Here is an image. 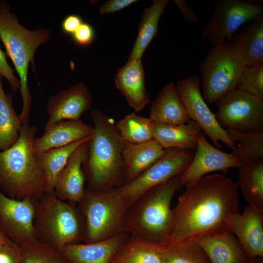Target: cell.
<instances>
[{
  "mask_svg": "<svg viewBox=\"0 0 263 263\" xmlns=\"http://www.w3.org/2000/svg\"><path fill=\"white\" fill-rule=\"evenodd\" d=\"M238 183L223 174L204 176L187 189L172 209L168 234L160 242L166 246L213 230L226 227L229 217L238 212Z\"/></svg>",
  "mask_w": 263,
  "mask_h": 263,
  "instance_id": "1",
  "label": "cell"
},
{
  "mask_svg": "<svg viewBox=\"0 0 263 263\" xmlns=\"http://www.w3.org/2000/svg\"><path fill=\"white\" fill-rule=\"evenodd\" d=\"M94 132L88 142L82 169L88 189L101 190L123 184L122 152L125 141L113 119L100 110L91 113Z\"/></svg>",
  "mask_w": 263,
  "mask_h": 263,
  "instance_id": "2",
  "label": "cell"
},
{
  "mask_svg": "<svg viewBox=\"0 0 263 263\" xmlns=\"http://www.w3.org/2000/svg\"><path fill=\"white\" fill-rule=\"evenodd\" d=\"M37 131L29 123L21 125L17 142L0 150V188L10 198L38 201L45 193L46 177L33 149Z\"/></svg>",
  "mask_w": 263,
  "mask_h": 263,
  "instance_id": "3",
  "label": "cell"
},
{
  "mask_svg": "<svg viewBox=\"0 0 263 263\" xmlns=\"http://www.w3.org/2000/svg\"><path fill=\"white\" fill-rule=\"evenodd\" d=\"M51 37V32L48 28L38 27L31 30L24 27L19 23L17 15L11 12L9 5L0 0V39L19 76L23 104L19 115L21 125L29 122L32 100L27 82L29 64H32L35 73V52Z\"/></svg>",
  "mask_w": 263,
  "mask_h": 263,
  "instance_id": "4",
  "label": "cell"
},
{
  "mask_svg": "<svg viewBox=\"0 0 263 263\" xmlns=\"http://www.w3.org/2000/svg\"><path fill=\"white\" fill-rule=\"evenodd\" d=\"M182 173L145 192L126 214L125 231L140 240L159 243L168 234L172 223L170 204L183 186Z\"/></svg>",
  "mask_w": 263,
  "mask_h": 263,
  "instance_id": "5",
  "label": "cell"
},
{
  "mask_svg": "<svg viewBox=\"0 0 263 263\" xmlns=\"http://www.w3.org/2000/svg\"><path fill=\"white\" fill-rule=\"evenodd\" d=\"M73 204L58 199L54 191L42 195L34 220L38 240L58 251L66 244L84 241L83 219Z\"/></svg>",
  "mask_w": 263,
  "mask_h": 263,
  "instance_id": "6",
  "label": "cell"
},
{
  "mask_svg": "<svg viewBox=\"0 0 263 263\" xmlns=\"http://www.w3.org/2000/svg\"><path fill=\"white\" fill-rule=\"evenodd\" d=\"M116 189H85L77 207L84 225V243L101 241L125 232L129 208Z\"/></svg>",
  "mask_w": 263,
  "mask_h": 263,
  "instance_id": "7",
  "label": "cell"
},
{
  "mask_svg": "<svg viewBox=\"0 0 263 263\" xmlns=\"http://www.w3.org/2000/svg\"><path fill=\"white\" fill-rule=\"evenodd\" d=\"M243 68L228 41L213 46L200 65L202 94L206 102L217 103L236 89Z\"/></svg>",
  "mask_w": 263,
  "mask_h": 263,
  "instance_id": "8",
  "label": "cell"
},
{
  "mask_svg": "<svg viewBox=\"0 0 263 263\" xmlns=\"http://www.w3.org/2000/svg\"><path fill=\"white\" fill-rule=\"evenodd\" d=\"M165 150L164 154L136 178L116 188L118 195L129 208L147 190L182 173L194 155L192 150L176 148Z\"/></svg>",
  "mask_w": 263,
  "mask_h": 263,
  "instance_id": "9",
  "label": "cell"
},
{
  "mask_svg": "<svg viewBox=\"0 0 263 263\" xmlns=\"http://www.w3.org/2000/svg\"><path fill=\"white\" fill-rule=\"evenodd\" d=\"M263 17V6L241 0H219L210 20L201 33V41L213 46L229 41L240 27Z\"/></svg>",
  "mask_w": 263,
  "mask_h": 263,
  "instance_id": "10",
  "label": "cell"
},
{
  "mask_svg": "<svg viewBox=\"0 0 263 263\" xmlns=\"http://www.w3.org/2000/svg\"><path fill=\"white\" fill-rule=\"evenodd\" d=\"M217 104L215 117L223 129L242 132L263 131V99L236 89Z\"/></svg>",
  "mask_w": 263,
  "mask_h": 263,
  "instance_id": "11",
  "label": "cell"
},
{
  "mask_svg": "<svg viewBox=\"0 0 263 263\" xmlns=\"http://www.w3.org/2000/svg\"><path fill=\"white\" fill-rule=\"evenodd\" d=\"M198 75H189L178 80L176 86L178 95L190 119L197 122L204 133L208 136L216 148L221 149L222 141L232 151L236 146L228 137L225 129L218 124L213 113L204 100L200 88Z\"/></svg>",
  "mask_w": 263,
  "mask_h": 263,
  "instance_id": "12",
  "label": "cell"
},
{
  "mask_svg": "<svg viewBox=\"0 0 263 263\" xmlns=\"http://www.w3.org/2000/svg\"><path fill=\"white\" fill-rule=\"evenodd\" d=\"M37 202L11 198L0 190V230L13 243L21 246L38 240L34 225Z\"/></svg>",
  "mask_w": 263,
  "mask_h": 263,
  "instance_id": "13",
  "label": "cell"
},
{
  "mask_svg": "<svg viewBox=\"0 0 263 263\" xmlns=\"http://www.w3.org/2000/svg\"><path fill=\"white\" fill-rule=\"evenodd\" d=\"M241 164L232 153L224 152L210 145L201 133L194 157L182 173L183 186L187 187L209 172L239 168Z\"/></svg>",
  "mask_w": 263,
  "mask_h": 263,
  "instance_id": "14",
  "label": "cell"
},
{
  "mask_svg": "<svg viewBox=\"0 0 263 263\" xmlns=\"http://www.w3.org/2000/svg\"><path fill=\"white\" fill-rule=\"evenodd\" d=\"M226 228L238 239L249 260L263 257V212L248 205L231 216Z\"/></svg>",
  "mask_w": 263,
  "mask_h": 263,
  "instance_id": "15",
  "label": "cell"
},
{
  "mask_svg": "<svg viewBox=\"0 0 263 263\" xmlns=\"http://www.w3.org/2000/svg\"><path fill=\"white\" fill-rule=\"evenodd\" d=\"M92 100L91 93L82 82L51 96L47 103L48 119L45 125L61 120H79L82 114L91 108Z\"/></svg>",
  "mask_w": 263,
  "mask_h": 263,
  "instance_id": "16",
  "label": "cell"
},
{
  "mask_svg": "<svg viewBox=\"0 0 263 263\" xmlns=\"http://www.w3.org/2000/svg\"><path fill=\"white\" fill-rule=\"evenodd\" d=\"M190 239L203 249L210 263H246L249 261L238 239L226 227Z\"/></svg>",
  "mask_w": 263,
  "mask_h": 263,
  "instance_id": "17",
  "label": "cell"
},
{
  "mask_svg": "<svg viewBox=\"0 0 263 263\" xmlns=\"http://www.w3.org/2000/svg\"><path fill=\"white\" fill-rule=\"evenodd\" d=\"M90 139L74 150L57 177L54 193L61 200L78 203L83 196L86 180L82 164L86 157Z\"/></svg>",
  "mask_w": 263,
  "mask_h": 263,
  "instance_id": "18",
  "label": "cell"
},
{
  "mask_svg": "<svg viewBox=\"0 0 263 263\" xmlns=\"http://www.w3.org/2000/svg\"><path fill=\"white\" fill-rule=\"evenodd\" d=\"M130 236L125 232L99 242L67 244L60 252L70 263H111L115 253Z\"/></svg>",
  "mask_w": 263,
  "mask_h": 263,
  "instance_id": "19",
  "label": "cell"
},
{
  "mask_svg": "<svg viewBox=\"0 0 263 263\" xmlns=\"http://www.w3.org/2000/svg\"><path fill=\"white\" fill-rule=\"evenodd\" d=\"M94 127L79 120H61L49 125H45L43 135L35 138L33 149L35 152L67 146L92 135Z\"/></svg>",
  "mask_w": 263,
  "mask_h": 263,
  "instance_id": "20",
  "label": "cell"
},
{
  "mask_svg": "<svg viewBox=\"0 0 263 263\" xmlns=\"http://www.w3.org/2000/svg\"><path fill=\"white\" fill-rule=\"evenodd\" d=\"M115 84L135 112H140L150 102L141 59H129L122 68L118 69Z\"/></svg>",
  "mask_w": 263,
  "mask_h": 263,
  "instance_id": "21",
  "label": "cell"
},
{
  "mask_svg": "<svg viewBox=\"0 0 263 263\" xmlns=\"http://www.w3.org/2000/svg\"><path fill=\"white\" fill-rule=\"evenodd\" d=\"M228 42L243 67L263 61V17L237 32Z\"/></svg>",
  "mask_w": 263,
  "mask_h": 263,
  "instance_id": "22",
  "label": "cell"
},
{
  "mask_svg": "<svg viewBox=\"0 0 263 263\" xmlns=\"http://www.w3.org/2000/svg\"><path fill=\"white\" fill-rule=\"evenodd\" d=\"M155 140L141 143L125 142L122 152L123 185L141 174L157 161L165 153Z\"/></svg>",
  "mask_w": 263,
  "mask_h": 263,
  "instance_id": "23",
  "label": "cell"
},
{
  "mask_svg": "<svg viewBox=\"0 0 263 263\" xmlns=\"http://www.w3.org/2000/svg\"><path fill=\"white\" fill-rule=\"evenodd\" d=\"M149 119L154 123L180 125L189 118L173 82L166 85L151 102Z\"/></svg>",
  "mask_w": 263,
  "mask_h": 263,
  "instance_id": "24",
  "label": "cell"
},
{
  "mask_svg": "<svg viewBox=\"0 0 263 263\" xmlns=\"http://www.w3.org/2000/svg\"><path fill=\"white\" fill-rule=\"evenodd\" d=\"M201 131L199 124L192 120L180 125L154 124L153 139L164 149L176 148L193 150L197 148Z\"/></svg>",
  "mask_w": 263,
  "mask_h": 263,
  "instance_id": "25",
  "label": "cell"
},
{
  "mask_svg": "<svg viewBox=\"0 0 263 263\" xmlns=\"http://www.w3.org/2000/svg\"><path fill=\"white\" fill-rule=\"evenodd\" d=\"M238 185L248 205L263 212V158L242 163Z\"/></svg>",
  "mask_w": 263,
  "mask_h": 263,
  "instance_id": "26",
  "label": "cell"
},
{
  "mask_svg": "<svg viewBox=\"0 0 263 263\" xmlns=\"http://www.w3.org/2000/svg\"><path fill=\"white\" fill-rule=\"evenodd\" d=\"M90 137L91 136L65 146L35 152L37 162L46 177L45 193L54 191L57 177L72 153Z\"/></svg>",
  "mask_w": 263,
  "mask_h": 263,
  "instance_id": "27",
  "label": "cell"
},
{
  "mask_svg": "<svg viewBox=\"0 0 263 263\" xmlns=\"http://www.w3.org/2000/svg\"><path fill=\"white\" fill-rule=\"evenodd\" d=\"M169 2V0H153L152 5L144 10L129 59H141L158 33L159 19Z\"/></svg>",
  "mask_w": 263,
  "mask_h": 263,
  "instance_id": "28",
  "label": "cell"
},
{
  "mask_svg": "<svg viewBox=\"0 0 263 263\" xmlns=\"http://www.w3.org/2000/svg\"><path fill=\"white\" fill-rule=\"evenodd\" d=\"M111 263H163L158 243L130 236L113 256Z\"/></svg>",
  "mask_w": 263,
  "mask_h": 263,
  "instance_id": "29",
  "label": "cell"
},
{
  "mask_svg": "<svg viewBox=\"0 0 263 263\" xmlns=\"http://www.w3.org/2000/svg\"><path fill=\"white\" fill-rule=\"evenodd\" d=\"M0 75V150H5L18 140L21 125L12 105V94H6Z\"/></svg>",
  "mask_w": 263,
  "mask_h": 263,
  "instance_id": "30",
  "label": "cell"
},
{
  "mask_svg": "<svg viewBox=\"0 0 263 263\" xmlns=\"http://www.w3.org/2000/svg\"><path fill=\"white\" fill-rule=\"evenodd\" d=\"M158 245L163 263H210L203 249L191 239L169 246Z\"/></svg>",
  "mask_w": 263,
  "mask_h": 263,
  "instance_id": "31",
  "label": "cell"
},
{
  "mask_svg": "<svg viewBox=\"0 0 263 263\" xmlns=\"http://www.w3.org/2000/svg\"><path fill=\"white\" fill-rule=\"evenodd\" d=\"M230 141L240 143L231 153L242 163L263 158V131L250 132H238L225 130Z\"/></svg>",
  "mask_w": 263,
  "mask_h": 263,
  "instance_id": "32",
  "label": "cell"
},
{
  "mask_svg": "<svg viewBox=\"0 0 263 263\" xmlns=\"http://www.w3.org/2000/svg\"><path fill=\"white\" fill-rule=\"evenodd\" d=\"M154 123L134 113L127 114L116 124L122 138L131 143H141L153 139Z\"/></svg>",
  "mask_w": 263,
  "mask_h": 263,
  "instance_id": "33",
  "label": "cell"
},
{
  "mask_svg": "<svg viewBox=\"0 0 263 263\" xmlns=\"http://www.w3.org/2000/svg\"><path fill=\"white\" fill-rule=\"evenodd\" d=\"M21 246L23 263H70L61 252L39 240Z\"/></svg>",
  "mask_w": 263,
  "mask_h": 263,
  "instance_id": "34",
  "label": "cell"
},
{
  "mask_svg": "<svg viewBox=\"0 0 263 263\" xmlns=\"http://www.w3.org/2000/svg\"><path fill=\"white\" fill-rule=\"evenodd\" d=\"M237 89L263 99V61L243 67Z\"/></svg>",
  "mask_w": 263,
  "mask_h": 263,
  "instance_id": "35",
  "label": "cell"
},
{
  "mask_svg": "<svg viewBox=\"0 0 263 263\" xmlns=\"http://www.w3.org/2000/svg\"><path fill=\"white\" fill-rule=\"evenodd\" d=\"M0 263H23L21 246L11 240L0 244Z\"/></svg>",
  "mask_w": 263,
  "mask_h": 263,
  "instance_id": "36",
  "label": "cell"
},
{
  "mask_svg": "<svg viewBox=\"0 0 263 263\" xmlns=\"http://www.w3.org/2000/svg\"><path fill=\"white\" fill-rule=\"evenodd\" d=\"M6 56L7 55L0 48V75L7 79L11 90L16 92L20 89V81L15 76L14 70L8 64Z\"/></svg>",
  "mask_w": 263,
  "mask_h": 263,
  "instance_id": "37",
  "label": "cell"
},
{
  "mask_svg": "<svg viewBox=\"0 0 263 263\" xmlns=\"http://www.w3.org/2000/svg\"><path fill=\"white\" fill-rule=\"evenodd\" d=\"M72 37L77 44L81 46H87L91 45L93 41L94 31L91 25L83 22Z\"/></svg>",
  "mask_w": 263,
  "mask_h": 263,
  "instance_id": "38",
  "label": "cell"
},
{
  "mask_svg": "<svg viewBox=\"0 0 263 263\" xmlns=\"http://www.w3.org/2000/svg\"><path fill=\"white\" fill-rule=\"evenodd\" d=\"M135 1V0H109L100 7L99 13L101 15L111 14L124 9Z\"/></svg>",
  "mask_w": 263,
  "mask_h": 263,
  "instance_id": "39",
  "label": "cell"
},
{
  "mask_svg": "<svg viewBox=\"0 0 263 263\" xmlns=\"http://www.w3.org/2000/svg\"><path fill=\"white\" fill-rule=\"evenodd\" d=\"M82 23V19L79 16L70 15L62 20L61 29L64 33L72 36Z\"/></svg>",
  "mask_w": 263,
  "mask_h": 263,
  "instance_id": "40",
  "label": "cell"
},
{
  "mask_svg": "<svg viewBox=\"0 0 263 263\" xmlns=\"http://www.w3.org/2000/svg\"><path fill=\"white\" fill-rule=\"evenodd\" d=\"M179 8L183 18L189 23L197 24L199 22L198 17L189 5L184 0H174Z\"/></svg>",
  "mask_w": 263,
  "mask_h": 263,
  "instance_id": "41",
  "label": "cell"
},
{
  "mask_svg": "<svg viewBox=\"0 0 263 263\" xmlns=\"http://www.w3.org/2000/svg\"><path fill=\"white\" fill-rule=\"evenodd\" d=\"M10 240L0 230V241L2 242H6Z\"/></svg>",
  "mask_w": 263,
  "mask_h": 263,
  "instance_id": "42",
  "label": "cell"
},
{
  "mask_svg": "<svg viewBox=\"0 0 263 263\" xmlns=\"http://www.w3.org/2000/svg\"><path fill=\"white\" fill-rule=\"evenodd\" d=\"M246 263H263V260L261 259L255 258L253 260H249Z\"/></svg>",
  "mask_w": 263,
  "mask_h": 263,
  "instance_id": "43",
  "label": "cell"
},
{
  "mask_svg": "<svg viewBox=\"0 0 263 263\" xmlns=\"http://www.w3.org/2000/svg\"><path fill=\"white\" fill-rule=\"evenodd\" d=\"M5 243V242H2L1 241H0V244H1V243Z\"/></svg>",
  "mask_w": 263,
  "mask_h": 263,
  "instance_id": "44",
  "label": "cell"
}]
</instances>
